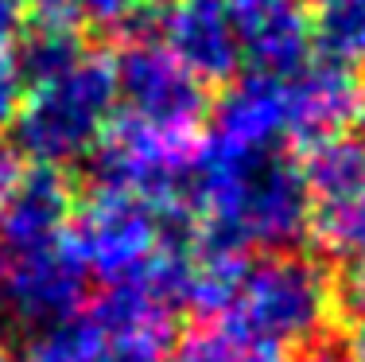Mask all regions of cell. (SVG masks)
Returning <instances> with one entry per match:
<instances>
[{
	"mask_svg": "<svg viewBox=\"0 0 365 362\" xmlns=\"http://www.w3.org/2000/svg\"><path fill=\"white\" fill-rule=\"evenodd\" d=\"M195 253L249 257L280 253L311 222V195L292 160L276 152H241L222 141L198 144L187 179Z\"/></svg>",
	"mask_w": 365,
	"mask_h": 362,
	"instance_id": "1",
	"label": "cell"
},
{
	"mask_svg": "<svg viewBox=\"0 0 365 362\" xmlns=\"http://www.w3.org/2000/svg\"><path fill=\"white\" fill-rule=\"evenodd\" d=\"M334 316V281L323 269V261L280 249V253H268L245 265L237 296L222 320L284 351L315 347Z\"/></svg>",
	"mask_w": 365,
	"mask_h": 362,
	"instance_id": "2",
	"label": "cell"
},
{
	"mask_svg": "<svg viewBox=\"0 0 365 362\" xmlns=\"http://www.w3.org/2000/svg\"><path fill=\"white\" fill-rule=\"evenodd\" d=\"M117 106V71L109 55H90L63 79L31 86L12 121L16 149L47 168H66L82 160L101 141Z\"/></svg>",
	"mask_w": 365,
	"mask_h": 362,
	"instance_id": "3",
	"label": "cell"
},
{
	"mask_svg": "<svg viewBox=\"0 0 365 362\" xmlns=\"http://www.w3.org/2000/svg\"><path fill=\"white\" fill-rule=\"evenodd\" d=\"M198 133H171L128 114L113 117L93 144V183L140 195L163 214H190L187 179L198 156Z\"/></svg>",
	"mask_w": 365,
	"mask_h": 362,
	"instance_id": "4",
	"label": "cell"
},
{
	"mask_svg": "<svg viewBox=\"0 0 365 362\" xmlns=\"http://www.w3.org/2000/svg\"><path fill=\"white\" fill-rule=\"evenodd\" d=\"M66 238H71L78 261L86 265V273H98L109 284L128 281L163 249L168 214L140 195L93 187L74 206Z\"/></svg>",
	"mask_w": 365,
	"mask_h": 362,
	"instance_id": "5",
	"label": "cell"
},
{
	"mask_svg": "<svg viewBox=\"0 0 365 362\" xmlns=\"http://www.w3.org/2000/svg\"><path fill=\"white\" fill-rule=\"evenodd\" d=\"M86 265L71 238L39 246H0V304L28 327H55L82 312Z\"/></svg>",
	"mask_w": 365,
	"mask_h": 362,
	"instance_id": "6",
	"label": "cell"
},
{
	"mask_svg": "<svg viewBox=\"0 0 365 362\" xmlns=\"http://www.w3.org/2000/svg\"><path fill=\"white\" fill-rule=\"evenodd\" d=\"M117 71V98L125 101V114L148 121L171 133H198L210 98L206 86L155 39H128L120 59H113Z\"/></svg>",
	"mask_w": 365,
	"mask_h": 362,
	"instance_id": "7",
	"label": "cell"
},
{
	"mask_svg": "<svg viewBox=\"0 0 365 362\" xmlns=\"http://www.w3.org/2000/svg\"><path fill=\"white\" fill-rule=\"evenodd\" d=\"M155 31L163 36V47L202 86L237 79L241 47L222 0H160Z\"/></svg>",
	"mask_w": 365,
	"mask_h": 362,
	"instance_id": "8",
	"label": "cell"
},
{
	"mask_svg": "<svg viewBox=\"0 0 365 362\" xmlns=\"http://www.w3.org/2000/svg\"><path fill=\"white\" fill-rule=\"evenodd\" d=\"M222 8L253 71L292 79L311 63V20L299 0H222Z\"/></svg>",
	"mask_w": 365,
	"mask_h": 362,
	"instance_id": "9",
	"label": "cell"
},
{
	"mask_svg": "<svg viewBox=\"0 0 365 362\" xmlns=\"http://www.w3.org/2000/svg\"><path fill=\"white\" fill-rule=\"evenodd\" d=\"M214 141L241 152H272L288 141V79L237 74L214 101Z\"/></svg>",
	"mask_w": 365,
	"mask_h": 362,
	"instance_id": "10",
	"label": "cell"
},
{
	"mask_svg": "<svg viewBox=\"0 0 365 362\" xmlns=\"http://www.w3.org/2000/svg\"><path fill=\"white\" fill-rule=\"evenodd\" d=\"M361 106V82L334 63H307L288 79V141L307 149L346 133Z\"/></svg>",
	"mask_w": 365,
	"mask_h": 362,
	"instance_id": "11",
	"label": "cell"
},
{
	"mask_svg": "<svg viewBox=\"0 0 365 362\" xmlns=\"http://www.w3.org/2000/svg\"><path fill=\"white\" fill-rule=\"evenodd\" d=\"M74 183L63 168L31 164L20 171L4 211H0V246H39L66 234L74 218Z\"/></svg>",
	"mask_w": 365,
	"mask_h": 362,
	"instance_id": "12",
	"label": "cell"
},
{
	"mask_svg": "<svg viewBox=\"0 0 365 362\" xmlns=\"http://www.w3.org/2000/svg\"><path fill=\"white\" fill-rule=\"evenodd\" d=\"M90 323L101 331L106 347H152L168 351L175 339V312L155 296L140 277L113 281L93 304Z\"/></svg>",
	"mask_w": 365,
	"mask_h": 362,
	"instance_id": "13",
	"label": "cell"
},
{
	"mask_svg": "<svg viewBox=\"0 0 365 362\" xmlns=\"http://www.w3.org/2000/svg\"><path fill=\"white\" fill-rule=\"evenodd\" d=\"M295 168L303 176L307 195H315L319 206L365 199V136L358 133H334L327 141L307 144Z\"/></svg>",
	"mask_w": 365,
	"mask_h": 362,
	"instance_id": "14",
	"label": "cell"
},
{
	"mask_svg": "<svg viewBox=\"0 0 365 362\" xmlns=\"http://www.w3.org/2000/svg\"><path fill=\"white\" fill-rule=\"evenodd\" d=\"M311 47L342 71L365 66V0H323L311 20Z\"/></svg>",
	"mask_w": 365,
	"mask_h": 362,
	"instance_id": "15",
	"label": "cell"
},
{
	"mask_svg": "<svg viewBox=\"0 0 365 362\" xmlns=\"http://www.w3.org/2000/svg\"><path fill=\"white\" fill-rule=\"evenodd\" d=\"M179 362H280V351L264 339L237 331L225 320H206L202 327L187 331Z\"/></svg>",
	"mask_w": 365,
	"mask_h": 362,
	"instance_id": "16",
	"label": "cell"
},
{
	"mask_svg": "<svg viewBox=\"0 0 365 362\" xmlns=\"http://www.w3.org/2000/svg\"><path fill=\"white\" fill-rule=\"evenodd\" d=\"M315 249L330 261L350 265L365 261V199L358 203H323L307 222Z\"/></svg>",
	"mask_w": 365,
	"mask_h": 362,
	"instance_id": "17",
	"label": "cell"
},
{
	"mask_svg": "<svg viewBox=\"0 0 365 362\" xmlns=\"http://www.w3.org/2000/svg\"><path fill=\"white\" fill-rule=\"evenodd\" d=\"M24 362H106V339L90 320L74 316L66 323L36 331L24 351Z\"/></svg>",
	"mask_w": 365,
	"mask_h": 362,
	"instance_id": "18",
	"label": "cell"
},
{
	"mask_svg": "<svg viewBox=\"0 0 365 362\" xmlns=\"http://www.w3.org/2000/svg\"><path fill=\"white\" fill-rule=\"evenodd\" d=\"M155 4L160 0H71L82 28L90 24L98 31H120L128 39H140L144 24H155Z\"/></svg>",
	"mask_w": 365,
	"mask_h": 362,
	"instance_id": "19",
	"label": "cell"
},
{
	"mask_svg": "<svg viewBox=\"0 0 365 362\" xmlns=\"http://www.w3.org/2000/svg\"><path fill=\"white\" fill-rule=\"evenodd\" d=\"M24 106V79L12 63V51H0V129H8Z\"/></svg>",
	"mask_w": 365,
	"mask_h": 362,
	"instance_id": "20",
	"label": "cell"
},
{
	"mask_svg": "<svg viewBox=\"0 0 365 362\" xmlns=\"http://www.w3.org/2000/svg\"><path fill=\"white\" fill-rule=\"evenodd\" d=\"M334 300H338V312H342L346 320L365 316V261L346 269L342 284H334Z\"/></svg>",
	"mask_w": 365,
	"mask_h": 362,
	"instance_id": "21",
	"label": "cell"
},
{
	"mask_svg": "<svg viewBox=\"0 0 365 362\" xmlns=\"http://www.w3.org/2000/svg\"><path fill=\"white\" fill-rule=\"evenodd\" d=\"M28 24V0H0V51H8V43Z\"/></svg>",
	"mask_w": 365,
	"mask_h": 362,
	"instance_id": "22",
	"label": "cell"
},
{
	"mask_svg": "<svg viewBox=\"0 0 365 362\" xmlns=\"http://www.w3.org/2000/svg\"><path fill=\"white\" fill-rule=\"evenodd\" d=\"M16 179H20V160L12 156V149L0 144V211H4V203H8V195H12Z\"/></svg>",
	"mask_w": 365,
	"mask_h": 362,
	"instance_id": "23",
	"label": "cell"
},
{
	"mask_svg": "<svg viewBox=\"0 0 365 362\" xmlns=\"http://www.w3.org/2000/svg\"><path fill=\"white\" fill-rule=\"evenodd\" d=\"M346 323H350V331H346L350 351L358 355V362H365V316H358V320H346Z\"/></svg>",
	"mask_w": 365,
	"mask_h": 362,
	"instance_id": "24",
	"label": "cell"
},
{
	"mask_svg": "<svg viewBox=\"0 0 365 362\" xmlns=\"http://www.w3.org/2000/svg\"><path fill=\"white\" fill-rule=\"evenodd\" d=\"M295 362H342V358H338L330 347H323V343H315V347H303Z\"/></svg>",
	"mask_w": 365,
	"mask_h": 362,
	"instance_id": "25",
	"label": "cell"
},
{
	"mask_svg": "<svg viewBox=\"0 0 365 362\" xmlns=\"http://www.w3.org/2000/svg\"><path fill=\"white\" fill-rule=\"evenodd\" d=\"M0 362H20V358H16V355H12V351H8V347H4V343H0Z\"/></svg>",
	"mask_w": 365,
	"mask_h": 362,
	"instance_id": "26",
	"label": "cell"
},
{
	"mask_svg": "<svg viewBox=\"0 0 365 362\" xmlns=\"http://www.w3.org/2000/svg\"><path fill=\"white\" fill-rule=\"evenodd\" d=\"M358 117H361V129H365V86H361V106H358Z\"/></svg>",
	"mask_w": 365,
	"mask_h": 362,
	"instance_id": "27",
	"label": "cell"
},
{
	"mask_svg": "<svg viewBox=\"0 0 365 362\" xmlns=\"http://www.w3.org/2000/svg\"><path fill=\"white\" fill-rule=\"evenodd\" d=\"M319 4H323V0H319Z\"/></svg>",
	"mask_w": 365,
	"mask_h": 362,
	"instance_id": "28",
	"label": "cell"
}]
</instances>
